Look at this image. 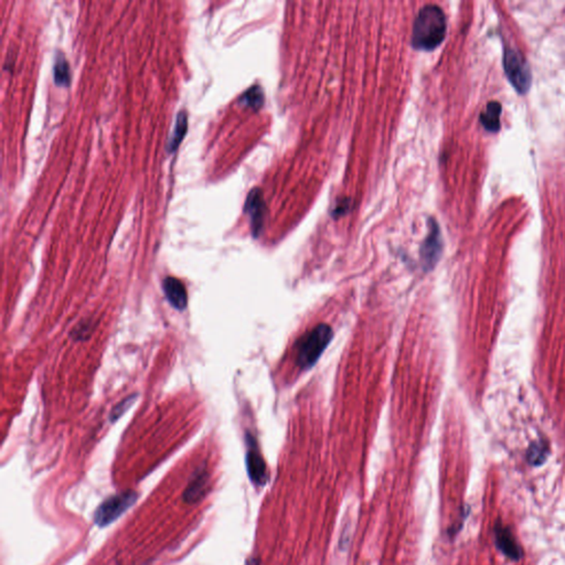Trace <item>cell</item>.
<instances>
[{
	"instance_id": "2e32d148",
	"label": "cell",
	"mask_w": 565,
	"mask_h": 565,
	"mask_svg": "<svg viewBox=\"0 0 565 565\" xmlns=\"http://www.w3.org/2000/svg\"><path fill=\"white\" fill-rule=\"evenodd\" d=\"M136 399L135 395H131V397H127L126 400H123L120 404L116 405L113 409H112L111 413V421L114 422V421L117 420L118 417H121L124 412H125L126 409H129L131 407L132 403H134V400Z\"/></svg>"
},
{
	"instance_id": "8992f818",
	"label": "cell",
	"mask_w": 565,
	"mask_h": 565,
	"mask_svg": "<svg viewBox=\"0 0 565 565\" xmlns=\"http://www.w3.org/2000/svg\"><path fill=\"white\" fill-rule=\"evenodd\" d=\"M247 467L250 478L257 486H263L267 480V465L257 450L253 438H250V448L247 454Z\"/></svg>"
},
{
	"instance_id": "4fadbf2b",
	"label": "cell",
	"mask_w": 565,
	"mask_h": 565,
	"mask_svg": "<svg viewBox=\"0 0 565 565\" xmlns=\"http://www.w3.org/2000/svg\"><path fill=\"white\" fill-rule=\"evenodd\" d=\"M549 446L544 441H537L527 450V460L532 466H541L548 460Z\"/></svg>"
},
{
	"instance_id": "7a4b0ae2",
	"label": "cell",
	"mask_w": 565,
	"mask_h": 565,
	"mask_svg": "<svg viewBox=\"0 0 565 565\" xmlns=\"http://www.w3.org/2000/svg\"><path fill=\"white\" fill-rule=\"evenodd\" d=\"M332 338V330L328 325H317L312 330L303 334L295 346L296 363L301 369L312 368L322 356Z\"/></svg>"
},
{
	"instance_id": "3957f363",
	"label": "cell",
	"mask_w": 565,
	"mask_h": 565,
	"mask_svg": "<svg viewBox=\"0 0 565 565\" xmlns=\"http://www.w3.org/2000/svg\"><path fill=\"white\" fill-rule=\"evenodd\" d=\"M137 499V494L133 490H129L120 495L112 496L108 498L98 508L95 513L96 525L100 527H106L111 525L114 521L117 520L126 510H129Z\"/></svg>"
},
{
	"instance_id": "ba28073f",
	"label": "cell",
	"mask_w": 565,
	"mask_h": 565,
	"mask_svg": "<svg viewBox=\"0 0 565 565\" xmlns=\"http://www.w3.org/2000/svg\"><path fill=\"white\" fill-rule=\"evenodd\" d=\"M265 204H264L263 197L259 189H254L250 192L245 204V211L249 214L251 218L252 231L254 235L257 236L262 229L263 224L264 212H265Z\"/></svg>"
},
{
	"instance_id": "5b68a950",
	"label": "cell",
	"mask_w": 565,
	"mask_h": 565,
	"mask_svg": "<svg viewBox=\"0 0 565 565\" xmlns=\"http://www.w3.org/2000/svg\"><path fill=\"white\" fill-rule=\"evenodd\" d=\"M495 542L498 550L501 551L510 560L520 561L523 557V550L516 540L515 535L509 528L498 521L495 525Z\"/></svg>"
},
{
	"instance_id": "7c38bea8",
	"label": "cell",
	"mask_w": 565,
	"mask_h": 565,
	"mask_svg": "<svg viewBox=\"0 0 565 565\" xmlns=\"http://www.w3.org/2000/svg\"><path fill=\"white\" fill-rule=\"evenodd\" d=\"M187 129H188V115L186 112H180L177 116L176 126H175L174 133L169 139L168 149L169 153H175L176 149L178 148L181 141L184 139L186 135Z\"/></svg>"
},
{
	"instance_id": "277c9868",
	"label": "cell",
	"mask_w": 565,
	"mask_h": 565,
	"mask_svg": "<svg viewBox=\"0 0 565 565\" xmlns=\"http://www.w3.org/2000/svg\"><path fill=\"white\" fill-rule=\"evenodd\" d=\"M503 66L508 78L511 81L516 88L521 93L527 92L530 86L531 74L530 69L528 66L527 61L523 58L519 51L515 48H506Z\"/></svg>"
},
{
	"instance_id": "52a82bcc",
	"label": "cell",
	"mask_w": 565,
	"mask_h": 565,
	"mask_svg": "<svg viewBox=\"0 0 565 565\" xmlns=\"http://www.w3.org/2000/svg\"><path fill=\"white\" fill-rule=\"evenodd\" d=\"M163 289L171 306L178 310H184L186 308L188 296L186 287L180 279L176 277H166L163 281Z\"/></svg>"
},
{
	"instance_id": "6da1fadb",
	"label": "cell",
	"mask_w": 565,
	"mask_h": 565,
	"mask_svg": "<svg viewBox=\"0 0 565 565\" xmlns=\"http://www.w3.org/2000/svg\"><path fill=\"white\" fill-rule=\"evenodd\" d=\"M446 35V17L436 5H427L419 11L412 31V45L421 50H433Z\"/></svg>"
},
{
	"instance_id": "30bf717a",
	"label": "cell",
	"mask_w": 565,
	"mask_h": 565,
	"mask_svg": "<svg viewBox=\"0 0 565 565\" xmlns=\"http://www.w3.org/2000/svg\"><path fill=\"white\" fill-rule=\"evenodd\" d=\"M441 253V238L440 231L436 224L433 226L430 235L427 236L426 242L423 249V257H424L425 267L431 269L436 263L438 255Z\"/></svg>"
},
{
	"instance_id": "9a60e30c",
	"label": "cell",
	"mask_w": 565,
	"mask_h": 565,
	"mask_svg": "<svg viewBox=\"0 0 565 565\" xmlns=\"http://www.w3.org/2000/svg\"><path fill=\"white\" fill-rule=\"evenodd\" d=\"M263 92L259 86H253L242 95L241 102L252 108H260L263 104Z\"/></svg>"
},
{
	"instance_id": "5bb4252c",
	"label": "cell",
	"mask_w": 565,
	"mask_h": 565,
	"mask_svg": "<svg viewBox=\"0 0 565 565\" xmlns=\"http://www.w3.org/2000/svg\"><path fill=\"white\" fill-rule=\"evenodd\" d=\"M54 82L60 86H69L70 84V66L62 53L59 52L54 61Z\"/></svg>"
},
{
	"instance_id": "9c48e42d",
	"label": "cell",
	"mask_w": 565,
	"mask_h": 565,
	"mask_svg": "<svg viewBox=\"0 0 565 565\" xmlns=\"http://www.w3.org/2000/svg\"><path fill=\"white\" fill-rule=\"evenodd\" d=\"M208 487V474H206V468H202L194 474L192 479L189 482L187 486V489L185 490L184 500L189 505L198 503L199 500H202L204 497V494Z\"/></svg>"
},
{
	"instance_id": "8fae6325",
	"label": "cell",
	"mask_w": 565,
	"mask_h": 565,
	"mask_svg": "<svg viewBox=\"0 0 565 565\" xmlns=\"http://www.w3.org/2000/svg\"><path fill=\"white\" fill-rule=\"evenodd\" d=\"M500 114H501V105L499 102H489L486 106L485 111L480 115V121L484 127L489 132L499 131Z\"/></svg>"
}]
</instances>
